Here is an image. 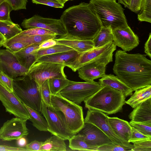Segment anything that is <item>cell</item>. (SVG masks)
I'll return each mask as SVG.
<instances>
[{
  "label": "cell",
  "mask_w": 151,
  "mask_h": 151,
  "mask_svg": "<svg viewBox=\"0 0 151 151\" xmlns=\"http://www.w3.org/2000/svg\"><path fill=\"white\" fill-rule=\"evenodd\" d=\"M147 55L120 50L115 54L113 72L133 91L151 85V61Z\"/></svg>",
  "instance_id": "1"
},
{
  "label": "cell",
  "mask_w": 151,
  "mask_h": 151,
  "mask_svg": "<svg viewBox=\"0 0 151 151\" xmlns=\"http://www.w3.org/2000/svg\"><path fill=\"white\" fill-rule=\"evenodd\" d=\"M60 19L67 32V35L82 40H93L102 27L88 3L84 2L66 9Z\"/></svg>",
  "instance_id": "2"
},
{
  "label": "cell",
  "mask_w": 151,
  "mask_h": 151,
  "mask_svg": "<svg viewBox=\"0 0 151 151\" xmlns=\"http://www.w3.org/2000/svg\"><path fill=\"white\" fill-rule=\"evenodd\" d=\"M88 4L102 26L110 27L113 30L129 26L124 9L116 0H90Z\"/></svg>",
  "instance_id": "3"
},
{
  "label": "cell",
  "mask_w": 151,
  "mask_h": 151,
  "mask_svg": "<svg viewBox=\"0 0 151 151\" xmlns=\"http://www.w3.org/2000/svg\"><path fill=\"white\" fill-rule=\"evenodd\" d=\"M126 97L121 92L108 86H103L84 101L85 107L107 114L120 111L125 103Z\"/></svg>",
  "instance_id": "4"
},
{
  "label": "cell",
  "mask_w": 151,
  "mask_h": 151,
  "mask_svg": "<svg viewBox=\"0 0 151 151\" xmlns=\"http://www.w3.org/2000/svg\"><path fill=\"white\" fill-rule=\"evenodd\" d=\"M21 76L13 78V92L24 104L40 112L42 99L40 88L27 75Z\"/></svg>",
  "instance_id": "5"
},
{
  "label": "cell",
  "mask_w": 151,
  "mask_h": 151,
  "mask_svg": "<svg viewBox=\"0 0 151 151\" xmlns=\"http://www.w3.org/2000/svg\"><path fill=\"white\" fill-rule=\"evenodd\" d=\"M52 105L64 114L70 131L75 135L81 130L84 122L82 107L64 98L59 93L51 95Z\"/></svg>",
  "instance_id": "6"
},
{
  "label": "cell",
  "mask_w": 151,
  "mask_h": 151,
  "mask_svg": "<svg viewBox=\"0 0 151 151\" xmlns=\"http://www.w3.org/2000/svg\"><path fill=\"white\" fill-rule=\"evenodd\" d=\"M116 50V46L113 41L110 42L80 54L74 61L66 66L76 72L84 66L95 62L104 63L107 65L113 61V52Z\"/></svg>",
  "instance_id": "7"
},
{
  "label": "cell",
  "mask_w": 151,
  "mask_h": 151,
  "mask_svg": "<svg viewBox=\"0 0 151 151\" xmlns=\"http://www.w3.org/2000/svg\"><path fill=\"white\" fill-rule=\"evenodd\" d=\"M41 112L48 124V131L65 140L75 135L70 130L63 112L52 105L47 106L42 100Z\"/></svg>",
  "instance_id": "8"
},
{
  "label": "cell",
  "mask_w": 151,
  "mask_h": 151,
  "mask_svg": "<svg viewBox=\"0 0 151 151\" xmlns=\"http://www.w3.org/2000/svg\"><path fill=\"white\" fill-rule=\"evenodd\" d=\"M99 82L94 81L75 82L68 86L58 93L68 100L79 105L91 96L101 88Z\"/></svg>",
  "instance_id": "9"
},
{
  "label": "cell",
  "mask_w": 151,
  "mask_h": 151,
  "mask_svg": "<svg viewBox=\"0 0 151 151\" xmlns=\"http://www.w3.org/2000/svg\"><path fill=\"white\" fill-rule=\"evenodd\" d=\"M64 65L46 62H37L29 69L27 74L34 79L39 88L45 80L53 78H67Z\"/></svg>",
  "instance_id": "10"
},
{
  "label": "cell",
  "mask_w": 151,
  "mask_h": 151,
  "mask_svg": "<svg viewBox=\"0 0 151 151\" xmlns=\"http://www.w3.org/2000/svg\"><path fill=\"white\" fill-rule=\"evenodd\" d=\"M108 117L101 111L88 109L84 122L96 126L111 139L113 143L132 150L134 148L133 145L122 140L114 133L109 122Z\"/></svg>",
  "instance_id": "11"
},
{
  "label": "cell",
  "mask_w": 151,
  "mask_h": 151,
  "mask_svg": "<svg viewBox=\"0 0 151 151\" xmlns=\"http://www.w3.org/2000/svg\"><path fill=\"white\" fill-rule=\"evenodd\" d=\"M0 101L6 111L10 114L27 120H29V112L24 105L14 93L0 84Z\"/></svg>",
  "instance_id": "12"
},
{
  "label": "cell",
  "mask_w": 151,
  "mask_h": 151,
  "mask_svg": "<svg viewBox=\"0 0 151 151\" xmlns=\"http://www.w3.org/2000/svg\"><path fill=\"white\" fill-rule=\"evenodd\" d=\"M21 25L27 29L36 27L46 29L60 36L67 34L65 27L60 19L44 18L35 15L31 18L24 19Z\"/></svg>",
  "instance_id": "13"
},
{
  "label": "cell",
  "mask_w": 151,
  "mask_h": 151,
  "mask_svg": "<svg viewBox=\"0 0 151 151\" xmlns=\"http://www.w3.org/2000/svg\"><path fill=\"white\" fill-rule=\"evenodd\" d=\"M0 70L13 79L27 75L29 70L20 64L14 53L7 49L0 50Z\"/></svg>",
  "instance_id": "14"
},
{
  "label": "cell",
  "mask_w": 151,
  "mask_h": 151,
  "mask_svg": "<svg viewBox=\"0 0 151 151\" xmlns=\"http://www.w3.org/2000/svg\"><path fill=\"white\" fill-rule=\"evenodd\" d=\"M27 121L17 117L7 120L0 129V139L10 141L27 136L29 133Z\"/></svg>",
  "instance_id": "15"
},
{
  "label": "cell",
  "mask_w": 151,
  "mask_h": 151,
  "mask_svg": "<svg viewBox=\"0 0 151 151\" xmlns=\"http://www.w3.org/2000/svg\"><path fill=\"white\" fill-rule=\"evenodd\" d=\"M77 134L81 135L88 145L97 148L113 143L103 131L91 123L84 122L83 127Z\"/></svg>",
  "instance_id": "16"
},
{
  "label": "cell",
  "mask_w": 151,
  "mask_h": 151,
  "mask_svg": "<svg viewBox=\"0 0 151 151\" xmlns=\"http://www.w3.org/2000/svg\"><path fill=\"white\" fill-rule=\"evenodd\" d=\"M112 32L115 45L126 52L132 50L139 44L138 37L129 26L125 28L114 29Z\"/></svg>",
  "instance_id": "17"
},
{
  "label": "cell",
  "mask_w": 151,
  "mask_h": 151,
  "mask_svg": "<svg viewBox=\"0 0 151 151\" xmlns=\"http://www.w3.org/2000/svg\"><path fill=\"white\" fill-rule=\"evenodd\" d=\"M106 65L105 63L99 62L90 63L78 70V76L86 81L102 78L105 74Z\"/></svg>",
  "instance_id": "18"
},
{
  "label": "cell",
  "mask_w": 151,
  "mask_h": 151,
  "mask_svg": "<svg viewBox=\"0 0 151 151\" xmlns=\"http://www.w3.org/2000/svg\"><path fill=\"white\" fill-rule=\"evenodd\" d=\"M129 117L132 121L151 126V98L134 108Z\"/></svg>",
  "instance_id": "19"
},
{
  "label": "cell",
  "mask_w": 151,
  "mask_h": 151,
  "mask_svg": "<svg viewBox=\"0 0 151 151\" xmlns=\"http://www.w3.org/2000/svg\"><path fill=\"white\" fill-rule=\"evenodd\" d=\"M54 39L57 43L70 47L80 54L94 47L93 40H82L67 35Z\"/></svg>",
  "instance_id": "20"
},
{
  "label": "cell",
  "mask_w": 151,
  "mask_h": 151,
  "mask_svg": "<svg viewBox=\"0 0 151 151\" xmlns=\"http://www.w3.org/2000/svg\"><path fill=\"white\" fill-rule=\"evenodd\" d=\"M80 54L77 51L73 50L42 56L37 60L35 63L48 62L62 64L65 66L74 61Z\"/></svg>",
  "instance_id": "21"
},
{
  "label": "cell",
  "mask_w": 151,
  "mask_h": 151,
  "mask_svg": "<svg viewBox=\"0 0 151 151\" xmlns=\"http://www.w3.org/2000/svg\"><path fill=\"white\" fill-rule=\"evenodd\" d=\"M108 119L114 133L122 139L128 142L132 133V127L129 123L117 117L108 116Z\"/></svg>",
  "instance_id": "22"
},
{
  "label": "cell",
  "mask_w": 151,
  "mask_h": 151,
  "mask_svg": "<svg viewBox=\"0 0 151 151\" xmlns=\"http://www.w3.org/2000/svg\"><path fill=\"white\" fill-rule=\"evenodd\" d=\"M39 45H30L14 53L20 64L25 68L29 69L35 63Z\"/></svg>",
  "instance_id": "23"
},
{
  "label": "cell",
  "mask_w": 151,
  "mask_h": 151,
  "mask_svg": "<svg viewBox=\"0 0 151 151\" xmlns=\"http://www.w3.org/2000/svg\"><path fill=\"white\" fill-rule=\"evenodd\" d=\"M99 82L103 86H108L122 92L126 97L132 94V90L114 75L105 74L99 80Z\"/></svg>",
  "instance_id": "24"
},
{
  "label": "cell",
  "mask_w": 151,
  "mask_h": 151,
  "mask_svg": "<svg viewBox=\"0 0 151 151\" xmlns=\"http://www.w3.org/2000/svg\"><path fill=\"white\" fill-rule=\"evenodd\" d=\"M57 36L56 34L31 36L18 34L6 41L9 42H20L25 43L29 46L33 45H40L47 40L55 38Z\"/></svg>",
  "instance_id": "25"
},
{
  "label": "cell",
  "mask_w": 151,
  "mask_h": 151,
  "mask_svg": "<svg viewBox=\"0 0 151 151\" xmlns=\"http://www.w3.org/2000/svg\"><path fill=\"white\" fill-rule=\"evenodd\" d=\"M65 140L55 135L43 142L40 151H65L66 150Z\"/></svg>",
  "instance_id": "26"
},
{
  "label": "cell",
  "mask_w": 151,
  "mask_h": 151,
  "mask_svg": "<svg viewBox=\"0 0 151 151\" xmlns=\"http://www.w3.org/2000/svg\"><path fill=\"white\" fill-rule=\"evenodd\" d=\"M125 103L134 108L142 102L151 98V85L137 90Z\"/></svg>",
  "instance_id": "27"
},
{
  "label": "cell",
  "mask_w": 151,
  "mask_h": 151,
  "mask_svg": "<svg viewBox=\"0 0 151 151\" xmlns=\"http://www.w3.org/2000/svg\"><path fill=\"white\" fill-rule=\"evenodd\" d=\"M23 31L20 26L12 21L0 20V33L5 38L6 41L20 33Z\"/></svg>",
  "instance_id": "28"
},
{
  "label": "cell",
  "mask_w": 151,
  "mask_h": 151,
  "mask_svg": "<svg viewBox=\"0 0 151 151\" xmlns=\"http://www.w3.org/2000/svg\"><path fill=\"white\" fill-rule=\"evenodd\" d=\"M113 35L112 29L109 27L102 26L93 40L94 47H98L113 41Z\"/></svg>",
  "instance_id": "29"
},
{
  "label": "cell",
  "mask_w": 151,
  "mask_h": 151,
  "mask_svg": "<svg viewBox=\"0 0 151 151\" xmlns=\"http://www.w3.org/2000/svg\"><path fill=\"white\" fill-rule=\"evenodd\" d=\"M24 106L29 112L30 116L29 120L32 122L33 125L40 131H48L47 122L40 112Z\"/></svg>",
  "instance_id": "30"
},
{
  "label": "cell",
  "mask_w": 151,
  "mask_h": 151,
  "mask_svg": "<svg viewBox=\"0 0 151 151\" xmlns=\"http://www.w3.org/2000/svg\"><path fill=\"white\" fill-rule=\"evenodd\" d=\"M69 147L73 150L96 151L97 148L88 145L81 135L78 134L74 135L69 140Z\"/></svg>",
  "instance_id": "31"
},
{
  "label": "cell",
  "mask_w": 151,
  "mask_h": 151,
  "mask_svg": "<svg viewBox=\"0 0 151 151\" xmlns=\"http://www.w3.org/2000/svg\"><path fill=\"white\" fill-rule=\"evenodd\" d=\"M49 88L52 94L56 95L65 88L76 81L67 78H53L48 79Z\"/></svg>",
  "instance_id": "32"
},
{
  "label": "cell",
  "mask_w": 151,
  "mask_h": 151,
  "mask_svg": "<svg viewBox=\"0 0 151 151\" xmlns=\"http://www.w3.org/2000/svg\"><path fill=\"white\" fill-rule=\"evenodd\" d=\"M74 50L65 45L57 43L47 48L39 49L37 51L36 61L42 56ZM36 62V61H35Z\"/></svg>",
  "instance_id": "33"
},
{
  "label": "cell",
  "mask_w": 151,
  "mask_h": 151,
  "mask_svg": "<svg viewBox=\"0 0 151 151\" xmlns=\"http://www.w3.org/2000/svg\"><path fill=\"white\" fill-rule=\"evenodd\" d=\"M140 12L137 15L141 22L151 23V0H143Z\"/></svg>",
  "instance_id": "34"
},
{
  "label": "cell",
  "mask_w": 151,
  "mask_h": 151,
  "mask_svg": "<svg viewBox=\"0 0 151 151\" xmlns=\"http://www.w3.org/2000/svg\"><path fill=\"white\" fill-rule=\"evenodd\" d=\"M40 91L42 100L47 106L52 105L51 103L52 94L49 86L48 79L45 80L42 85Z\"/></svg>",
  "instance_id": "35"
},
{
  "label": "cell",
  "mask_w": 151,
  "mask_h": 151,
  "mask_svg": "<svg viewBox=\"0 0 151 151\" xmlns=\"http://www.w3.org/2000/svg\"><path fill=\"white\" fill-rule=\"evenodd\" d=\"M19 34L21 35L31 36L56 34L54 32L49 30L41 28L36 27L24 30Z\"/></svg>",
  "instance_id": "36"
},
{
  "label": "cell",
  "mask_w": 151,
  "mask_h": 151,
  "mask_svg": "<svg viewBox=\"0 0 151 151\" xmlns=\"http://www.w3.org/2000/svg\"><path fill=\"white\" fill-rule=\"evenodd\" d=\"M13 10L10 4L7 1L3 2L0 5V20L11 21L10 14Z\"/></svg>",
  "instance_id": "37"
},
{
  "label": "cell",
  "mask_w": 151,
  "mask_h": 151,
  "mask_svg": "<svg viewBox=\"0 0 151 151\" xmlns=\"http://www.w3.org/2000/svg\"><path fill=\"white\" fill-rule=\"evenodd\" d=\"M133 127L142 134L151 137V126L131 121L129 122Z\"/></svg>",
  "instance_id": "38"
},
{
  "label": "cell",
  "mask_w": 151,
  "mask_h": 151,
  "mask_svg": "<svg viewBox=\"0 0 151 151\" xmlns=\"http://www.w3.org/2000/svg\"><path fill=\"white\" fill-rule=\"evenodd\" d=\"M11 52L14 53L28 46L24 43L18 42H9L6 41L3 45Z\"/></svg>",
  "instance_id": "39"
},
{
  "label": "cell",
  "mask_w": 151,
  "mask_h": 151,
  "mask_svg": "<svg viewBox=\"0 0 151 151\" xmlns=\"http://www.w3.org/2000/svg\"><path fill=\"white\" fill-rule=\"evenodd\" d=\"M132 151H151V139H147L133 143Z\"/></svg>",
  "instance_id": "40"
},
{
  "label": "cell",
  "mask_w": 151,
  "mask_h": 151,
  "mask_svg": "<svg viewBox=\"0 0 151 151\" xmlns=\"http://www.w3.org/2000/svg\"><path fill=\"white\" fill-rule=\"evenodd\" d=\"M97 151H131V149L125 148L114 143L107 144L98 147Z\"/></svg>",
  "instance_id": "41"
},
{
  "label": "cell",
  "mask_w": 151,
  "mask_h": 151,
  "mask_svg": "<svg viewBox=\"0 0 151 151\" xmlns=\"http://www.w3.org/2000/svg\"><path fill=\"white\" fill-rule=\"evenodd\" d=\"M147 139H151V137L142 134L133 127H132L131 137L128 142L133 143Z\"/></svg>",
  "instance_id": "42"
},
{
  "label": "cell",
  "mask_w": 151,
  "mask_h": 151,
  "mask_svg": "<svg viewBox=\"0 0 151 151\" xmlns=\"http://www.w3.org/2000/svg\"><path fill=\"white\" fill-rule=\"evenodd\" d=\"M13 79L3 72H0V84L12 92Z\"/></svg>",
  "instance_id": "43"
},
{
  "label": "cell",
  "mask_w": 151,
  "mask_h": 151,
  "mask_svg": "<svg viewBox=\"0 0 151 151\" xmlns=\"http://www.w3.org/2000/svg\"><path fill=\"white\" fill-rule=\"evenodd\" d=\"M13 10L26 9L27 0H7Z\"/></svg>",
  "instance_id": "44"
},
{
  "label": "cell",
  "mask_w": 151,
  "mask_h": 151,
  "mask_svg": "<svg viewBox=\"0 0 151 151\" xmlns=\"http://www.w3.org/2000/svg\"><path fill=\"white\" fill-rule=\"evenodd\" d=\"M33 3L42 4L57 8H63L64 5L59 2L57 0H32Z\"/></svg>",
  "instance_id": "45"
},
{
  "label": "cell",
  "mask_w": 151,
  "mask_h": 151,
  "mask_svg": "<svg viewBox=\"0 0 151 151\" xmlns=\"http://www.w3.org/2000/svg\"><path fill=\"white\" fill-rule=\"evenodd\" d=\"M43 143V142L35 140L27 144L25 147L28 151H40L41 148Z\"/></svg>",
  "instance_id": "46"
},
{
  "label": "cell",
  "mask_w": 151,
  "mask_h": 151,
  "mask_svg": "<svg viewBox=\"0 0 151 151\" xmlns=\"http://www.w3.org/2000/svg\"><path fill=\"white\" fill-rule=\"evenodd\" d=\"M143 0H130L129 9L137 13L141 9Z\"/></svg>",
  "instance_id": "47"
},
{
  "label": "cell",
  "mask_w": 151,
  "mask_h": 151,
  "mask_svg": "<svg viewBox=\"0 0 151 151\" xmlns=\"http://www.w3.org/2000/svg\"><path fill=\"white\" fill-rule=\"evenodd\" d=\"M28 151L25 147H16L0 145V151Z\"/></svg>",
  "instance_id": "48"
},
{
  "label": "cell",
  "mask_w": 151,
  "mask_h": 151,
  "mask_svg": "<svg viewBox=\"0 0 151 151\" xmlns=\"http://www.w3.org/2000/svg\"><path fill=\"white\" fill-rule=\"evenodd\" d=\"M57 44L56 42L54 39L47 40L39 45L40 49H44L51 47Z\"/></svg>",
  "instance_id": "49"
},
{
  "label": "cell",
  "mask_w": 151,
  "mask_h": 151,
  "mask_svg": "<svg viewBox=\"0 0 151 151\" xmlns=\"http://www.w3.org/2000/svg\"><path fill=\"white\" fill-rule=\"evenodd\" d=\"M145 52L150 58H151V33L149 35L148 38L145 45Z\"/></svg>",
  "instance_id": "50"
},
{
  "label": "cell",
  "mask_w": 151,
  "mask_h": 151,
  "mask_svg": "<svg viewBox=\"0 0 151 151\" xmlns=\"http://www.w3.org/2000/svg\"><path fill=\"white\" fill-rule=\"evenodd\" d=\"M17 140L18 145L20 147H25L27 144V140L24 137H22Z\"/></svg>",
  "instance_id": "51"
},
{
  "label": "cell",
  "mask_w": 151,
  "mask_h": 151,
  "mask_svg": "<svg viewBox=\"0 0 151 151\" xmlns=\"http://www.w3.org/2000/svg\"><path fill=\"white\" fill-rule=\"evenodd\" d=\"M119 3L123 4L125 7L129 8L130 0H117Z\"/></svg>",
  "instance_id": "52"
},
{
  "label": "cell",
  "mask_w": 151,
  "mask_h": 151,
  "mask_svg": "<svg viewBox=\"0 0 151 151\" xmlns=\"http://www.w3.org/2000/svg\"><path fill=\"white\" fill-rule=\"evenodd\" d=\"M6 41V40L4 36L0 33V47L3 46V44Z\"/></svg>",
  "instance_id": "53"
},
{
  "label": "cell",
  "mask_w": 151,
  "mask_h": 151,
  "mask_svg": "<svg viewBox=\"0 0 151 151\" xmlns=\"http://www.w3.org/2000/svg\"><path fill=\"white\" fill-rule=\"evenodd\" d=\"M61 4L64 5V4L67 1L69 0H57Z\"/></svg>",
  "instance_id": "54"
},
{
  "label": "cell",
  "mask_w": 151,
  "mask_h": 151,
  "mask_svg": "<svg viewBox=\"0 0 151 151\" xmlns=\"http://www.w3.org/2000/svg\"><path fill=\"white\" fill-rule=\"evenodd\" d=\"M5 1H7V0H0V5L3 2Z\"/></svg>",
  "instance_id": "55"
},
{
  "label": "cell",
  "mask_w": 151,
  "mask_h": 151,
  "mask_svg": "<svg viewBox=\"0 0 151 151\" xmlns=\"http://www.w3.org/2000/svg\"><path fill=\"white\" fill-rule=\"evenodd\" d=\"M1 72V70H0V72Z\"/></svg>",
  "instance_id": "56"
}]
</instances>
